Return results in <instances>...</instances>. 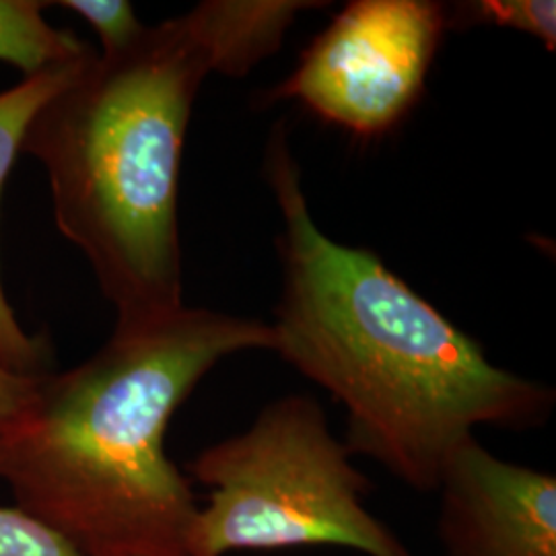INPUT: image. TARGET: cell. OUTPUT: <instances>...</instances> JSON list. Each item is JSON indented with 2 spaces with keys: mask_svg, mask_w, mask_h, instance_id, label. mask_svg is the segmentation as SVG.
Returning a JSON list of instances; mask_svg holds the SVG:
<instances>
[{
  "mask_svg": "<svg viewBox=\"0 0 556 556\" xmlns=\"http://www.w3.org/2000/svg\"><path fill=\"white\" fill-rule=\"evenodd\" d=\"M312 4L204 0L118 54L93 52L29 122L21 153L43 165L56 227L91 264L116 328L184 307L179 167L202 83L248 75Z\"/></svg>",
  "mask_w": 556,
  "mask_h": 556,
  "instance_id": "obj_1",
  "label": "cell"
},
{
  "mask_svg": "<svg viewBox=\"0 0 556 556\" xmlns=\"http://www.w3.org/2000/svg\"><path fill=\"white\" fill-rule=\"evenodd\" d=\"M266 176L282 219L275 353L344 406L351 454L431 493L477 427L519 431L548 420L553 388L493 365L374 252L319 229L280 126Z\"/></svg>",
  "mask_w": 556,
  "mask_h": 556,
  "instance_id": "obj_2",
  "label": "cell"
},
{
  "mask_svg": "<svg viewBox=\"0 0 556 556\" xmlns=\"http://www.w3.org/2000/svg\"><path fill=\"white\" fill-rule=\"evenodd\" d=\"M258 349L275 351L270 324L202 307L114 326L0 429V480L83 556H186L200 505L167 456L169 422L219 361Z\"/></svg>",
  "mask_w": 556,
  "mask_h": 556,
  "instance_id": "obj_3",
  "label": "cell"
},
{
  "mask_svg": "<svg viewBox=\"0 0 556 556\" xmlns=\"http://www.w3.org/2000/svg\"><path fill=\"white\" fill-rule=\"evenodd\" d=\"M309 396L280 397L250 429L202 450L188 466L208 491L186 556L338 546L363 556H413L374 516L371 480Z\"/></svg>",
  "mask_w": 556,
  "mask_h": 556,
  "instance_id": "obj_4",
  "label": "cell"
},
{
  "mask_svg": "<svg viewBox=\"0 0 556 556\" xmlns=\"http://www.w3.org/2000/svg\"><path fill=\"white\" fill-rule=\"evenodd\" d=\"M447 29V4L441 2L353 0L270 100L301 101L357 137H379L417 103Z\"/></svg>",
  "mask_w": 556,
  "mask_h": 556,
  "instance_id": "obj_5",
  "label": "cell"
},
{
  "mask_svg": "<svg viewBox=\"0 0 556 556\" xmlns=\"http://www.w3.org/2000/svg\"><path fill=\"white\" fill-rule=\"evenodd\" d=\"M438 493L445 556H556L555 475L501 459L472 438L447 459Z\"/></svg>",
  "mask_w": 556,
  "mask_h": 556,
  "instance_id": "obj_6",
  "label": "cell"
},
{
  "mask_svg": "<svg viewBox=\"0 0 556 556\" xmlns=\"http://www.w3.org/2000/svg\"><path fill=\"white\" fill-rule=\"evenodd\" d=\"M96 50L71 62L50 66L15 87L0 91V199L4 181L23 149L27 126L46 101L62 89ZM52 346L43 334H29L13 312L0 277V363L21 376H43L52 365Z\"/></svg>",
  "mask_w": 556,
  "mask_h": 556,
  "instance_id": "obj_7",
  "label": "cell"
},
{
  "mask_svg": "<svg viewBox=\"0 0 556 556\" xmlns=\"http://www.w3.org/2000/svg\"><path fill=\"white\" fill-rule=\"evenodd\" d=\"M48 7L38 0H0V62L20 68L23 77L93 50L73 31L52 27L43 17Z\"/></svg>",
  "mask_w": 556,
  "mask_h": 556,
  "instance_id": "obj_8",
  "label": "cell"
},
{
  "mask_svg": "<svg viewBox=\"0 0 556 556\" xmlns=\"http://www.w3.org/2000/svg\"><path fill=\"white\" fill-rule=\"evenodd\" d=\"M556 4L546 0H482L447 4V17L452 25H497L530 34L555 48Z\"/></svg>",
  "mask_w": 556,
  "mask_h": 556,
  "instance_id": "obj_9",
  "label": "cell"
},
{
  "mask_svg": "<svg viewBox=\"0 0 556 556\" xmlns=\"http://www.w3.org/2000/svg\"><path fill=\"white\" fill-rule=\"evenodd\" d=\"M59 7L77 13L100 36L101 54H118L139 40L147 29L126 0H66Z\"/></svg>",
  "mask_w": 556,
  "mask_h": 556,
  "instance_id": "obj_10",
  "label": "cell"
},
{
  "mask_svg": "<svg viewBox=\"0 0 556 556\" xmlns=\"http://www.w3.org/2000/svg\"><path fill=\"white\" fill-rule=\"evenodd\" d=\"M0 556H83L64 538L17 505H0Z\"/></svg>",
  "mask_w": 556,
  "mask_h": 556,
  "instance_id": "obj_11",
  "label": "cell"
},
{
  "mask_svg": "<svg viewBox=\"0 0 556 556\" xmlns=\"http://www.w3.org/2000/svg\"><path fill=\"white\" fill-rule=\"evenodd\" d=\"M40 376H21L0 363V429L20 415Z\"/></svg>",
  "mask_w": 556,
  "mask_h": 556,
  "instance_id": "obj_12",
  "label": "cell"
}]
</instances>
